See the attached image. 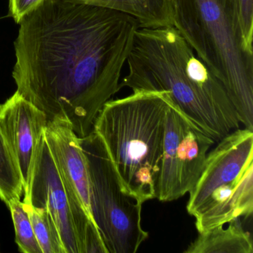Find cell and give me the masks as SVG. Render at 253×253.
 <instances>
[{
	"label": "cell",
	"instance_id": "cell-1",
	"mask_svg": "<svg viewBox=\"0 0 253 253\" xmlns=\"http://www.w3.org/2000/svg\"><path fill=\"white\" fill-rule=\"evenodd\" d=\"M13 78L48 121H66L80 138L93 131L140 28L134 17L69 0H43L23 17Z\"/></svg>",
	"mask_w": 253,
	"mask_h": 253
},
{
	"label": "cell",
	"instance_id": "cell-2",
	"mask_svg": "<svg viewBox=\"0 0 253 253\" xmlns=\"http://www.w3.org/2000/svg\"><path fill=\"white\" fill-rule=\"evenodd\" d=\"M120 89L165 92L192 123L214 142L239 128L224 86L195 54L174 26L139 28Z\"/></svg>",
	"mask_w": 253,
	"mask_h": 253
},
{
	"label": "cell",
	"instance_id": "cell-3",
	"mask_svg": "<svg viewBox=\"0 0 253 253\" xmlns=\"http://www.w3.org/2000/svg\"><path fill=\"white\" fill-rule=\"evenodd\" d=\"M169 106L165 92H133L109 100L94 121L123 189L141 204L156 198Z\"/></svg>",
	"mask_w": 253,
	"mask_h": 253
},
{
	"label": "cell",
	"instance_id": "cell-4",
	"mask_svg": "<svg viewBox=\"0 0 253 253\" xmlns=\"http://www.w3.org/2000/svg\"><path fill=\"white\" fill-rule=\"evenodd\" d=\"M173 26L223 84L240 123L253 131V50L234 0H171Z\"/></svg>",
	"mask_w": 253,
	"mask_h": 253
},
{
	"label": "cell",
	"instance_id": "cell-5",
	"mask_svg": "<svg viewBox=\"0 0 253 253\" xmlns=\"http://www.w3.org/2000/svg\"><path fill=\"white\" fill-rule=\"evenodd\" d=\"M186 210L198 233L253 211V131H232L207 154L205 167L189 192Z\"/></svg>",
	"mask_w": 253,
	"mask_h": 253
},
{
	"label": "cell",
	"instance_id": "cell-6",
	"mask_svg": "<svg viewBox=\"0 0 253 253\" xmlns=\"http://www.w3.org/2000/svg\"><path fill=\"white\" fill-rule=\"evenodd\" d=\"M88 170L90 211L107 253H134L147 239L143 204L127 195L101 137L93 130L80 138Z\"/></svg>",
	"mask_w": 253,
	"mask_h": 253
},
{
	"label": "cell",
	"instance_id": "cell-7",
	"mask_svg": "<svg viewBox=\"0 0 253 253\" xmlns=\"http://www.w3.org/2000/svg\"><path fill=\"white\" fill-rule=\"evenodd\" d=\"M214 143L169 100L157 199L170 202L189 193L201 175L209 149Z\"/></svg>",
	"mask_w": 253,
	"mask_h": 253
},
{
	"label": "cell",
	"instance_id": "cell-8",
	"mask_svg": "<svg viewBox=\"0 0 253 253\" xmlns=\"http://www.w3.org/2000/svg\"><path fill=\"white\" fill-rule=\"evenodd\" d=\"M23 202L45 208L54 219L66 253H80L63 180L42 134L40 139Z\"/></svg>",
	"mask_w": 253,
	"mask_h": 253
},
{
	"label": "cell",
	"instance_id": "cell-9",
	"mask_svg": "<svg viewBox=\"0 0 253 253\" xmlns=\"http://www.w3.org/2000/svg\"><path fill=\"white\" fill-rule=\"evenodd\" d=\"M47 123L46 115L17 91L0 104V131L20 170L23 191L29 186L37 148Z\"/></svg>",
	"mask_w": 253,
	"mask_h": 253
},
{
	"label": "cell",
	"instance_id": "cell-10",
	"mask_svg": "<svg viewBox=\"0 0 253 253\" xmlns=\"http://www.w3.org/2000/svg\"><path fill=\"white\" fill-rule=\"evenodd\" d=\"M44 135L60 176L70 183L91 214L88 170L80 137L61 119L48 121Z\"/></svg>",
	"mask_w": 253,
	"mask_h": 253
},
{
	"label": "cell",
	"instance_id": "cell-11",
	"mask_svg": "<svg viewBox=\"0 0 253 253\" xmlns=\"http://www.w3.org/2000/svg\"><path fill=\"white\" fill-rule=\"evenodd\" d=\"M134 17L140 28L173 26L171 0H69Z\"/></svg>",
	"mask_w": 253,
	"mask_h": 253
},
{
	"label": "cell",
	"instance_id": "cell-12",
	"mask_svg": "<svg viewBox=\"0 0 253 253\" xmlns=\"http://www.w3.org/2000/svg\"><path fill=\"white\" fill-rule=\"evenodd\" d=\"M199 232L198 238L189 244L184 253H253L251 235L244 230L241 218Z\"/></svg>",
	"mask_w": 253,
	"mask_h": 253
},
{
	"label": "cell",
	"instance_id": "cell-13",
	"mask_svg": "<svg viewBox=\"0 0 253 253\" xmlns=\"http://www.w3.org/2000/svg\"><path fill=\"white\" fill-rule=\"evenodd\" d=\"M25 204V203H24ZM42 253H66L58 228L49 211L25 204Z\"/></svg>",
	"mask_w": 253,
	"mask_h": 253
},
{
	"label": "cell",
	"instance_id": "cell-14",
	"mask_svg": "<svg viewBox=\"0 0 253 253\" xmlns=\"http://www.w3.org/2000/svg\"><path fill=\"white\" fill-rule=\"evenodd\" d=\"M23 191L20 170L0 131V198L8 206L13 199H20Z\"/></svg>",
	"mask_w": 253,
	"mask_h": 253
},
{
	"label": "cell",
	"instance_id": "cell-15",
	"mask_svg": "<svg viewBox=\"0 0 253 253\" xmlns=\"http://www.w3.org/2000/svg\"><path fill=\"white\" fill-rule=\"evenodd\" d=\"M15 228L16 243L19 250L24 253H42L32 226L24 202L15 198L8 206Z\"/></svg>",
	"mask_w": 253,
	"mask_h": 253
},
{
	"label": "cell",
	"instance_id": "cell-16",
	"mask_svg": "<svg viewBox=\"0 0 253 253\" xmlns=\"http://www.w3.org/2000/svg\"><path fill=\"white\" fill-rule=\"evenodd\" d=\"M238 24L245 45L253 49V0H234Z\"/></svg>",
	"mask_w": 253,
	"mask_h": 253
},
{
	"label": "cell",
	"instance_id": "cell-17",
	"mask_svg": "<svg viewBox=\"0 0 253 253\" xmlns=\"http://www.w3.org/2000/svg\"><path fill=\"white\" fill-rule=\"evenodd\" d=\"M43 0H9V15L20 24L25 16L35 10Z\"/></svg>",
	"mask_w": 253,
	"mask_h": 253
}]
</instances>
